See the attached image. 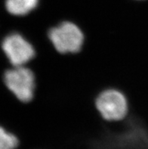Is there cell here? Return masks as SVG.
Masks as SVG:
<instances>
[{
  "mask_svg": "<svg viewBox=\"0 0 148 149\" xmlns=\"http://www.w3.org/2000/svg\"><path fill=\"white\" fill-rule=\"evenodd\" d=\"M39 3L40 0H6V8L10 15L24 17L35 11Z\"/></svg>",
  "mask_w": 148,
  "mask_h": 149,
  "instance_id": "5b68a950",
  "label": "cell"
},
{
  "mask_svg": "<svg viewBox=\"0 0 148 149\" xmlns=\"http://www.w3.org/2000/svg\"><path fill=\"white\" fill-rule=\"evenodd\" d=\"M47 38L54 51L62 55L79 54L86 40L83 28L69 20H64L51 26L47 31Z\"/></svg>",
  "mask_w": 148,
  "mask_h": 149,
  "instance_id": "6da1fadb",
  "label": "cell"
},
{
  "mask_svg": "<svg viewBox=\"0 0 148 149\" xmlns=\"http://www.w3.org/2000/svg\"><path fill=\"white\" fill-rule=\"evenodd\" d=\"M3 81L7 89L23 104H29L35 98L37 77L32 68L27 66L12 67L5 71Z\"/></svg>",
  "mask_w": 148,
  "mask_h": 149,
  "instance_id": "3957f363",
  "label": "cell"
},
{
  "mask_svg": "<svg viewBox=\"0 0 148 149\" xmlns=\"http://www.w3.org/2000/svg\"><path fill=\"white\" fill-rule=\"evenodd\" d=\"M136 1H145V0H136Z\"/></svg>",
  "mask_w": 148,
  "mask_h": 149,
  "instance_id": "52a82bcc",
  "label": "cell"
},
{
  "mask_svg": "<svg viewBox=\"0 0 148 149\" xmlns=\"http://www.w3.org/2000/svg\"><path fill=\"white\" fill-rule=\"evenodd\" d=\"M18 145L17 136L0 127V149H16Z\"/></svg>",
  "mask_w": 148,
  "mask_h": 149,
  "instance_id": "8992f818",
  "label": "cell"
},
{
  "mask_svg": "<svg viewBox=\"0 0 148 149\" xmlns=\"http://www.w3.org/2000/svg\"><path fill=\"white\" fill-rule=\"evenodd\" d=\"M2 49L12 67L26 66L33 62L37 55L34 43L18 32L10 33L5 36Z\"/></svg>",
  "mask_w": 148,
  "mask_h": 149,
  "instance_id": "277c9868",
  "label": "cell"
},
{
  "mask_svg": "<svg viewBox=\"0 0 148 149\" xmlns=\"http://www.w3.org/2000/svg\"><path fill=\"white\" fill-rule=\"evenodd\" d=\"M94 108L98 115L107 123H120L129 115V98L116 87H107L100 91L94 98Z\"/></svg>",
  "mask_w": 148,
  "mask_h": 149,
  "instance_id": "7a4b0ae2",
  "label": "cell"
}]
</instances>
